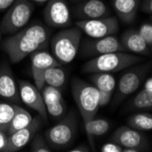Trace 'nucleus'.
I'll return each instance as SVG.
<instances>
[{
	"instance_id": "nucleus-1",
	"label": "nucleus",
	"mask_w": 152,
	"mask_h": 152,
	"mask_svg": "<svg viewBox=\"0 0 152 152\" xmlns=\"http://www.w3.org/2000/svg\"><path fill=\"white\" fill-rule=\"evenodd\" d=\"M51 32L40 21H34L12 34L3 43V49L12 63H19L36 51L48 48Z\"/></svg>"
},
{
	"instance_id": "nucleus-2",
	"label": "nucleus",
	"mask_w": 152,
	"mask_h": 152,
	"mask_svg": "<svg viewBox=\"0 0 152 152\" xmlns=\"http://www.w3.org/2000/svg\"><path fill=\"white\" fill-rule=\"evenodd\" d=\"M141 61H143V58L140 57V55L128 51L111 52L90 58L82 66L81 70L88 74L98 72L112 73L126 69Z\"/></svg>"
},
{
	"instance_id": "nucleus-3",
	"label": "nucleus",
	"mask_w": 152,
	"mask_h": 152,
	"mask_svg": "<svg viewBox=\"0 0 152 152\" xmlns=\"http://www.w3.org/2000/svg\"><path fill=\"white\" fill-rule=\"evenodd\" d=\"M82 31L77 26L66 27L55 34L49 40L52 55L61 64L73 61L79 51Z\"/></svg>"
},
{
	"instance_id": "nucleus-4",
	"label": "nucleus",
	"mask_w": 152,
	"mask_h": 152,
	"mask_svg": "<svg viewBox=\"0 0 152 152\" xmlns=\"http://www.w3.org/2000/svg\"><path fill=\"white\" fill-rule=\"evenodd\" d=\"M71 92L84 123L93 119L99 108L98 88L76 77L71 80Z\"/></svg>"
},
{
	"instance_id": "nucleus-5",
	"label": "nucleus",
	"mask_w": 152,
	"mask_h": 152,
	"mask_svg": "<svg viewBox=\"0 0 152 152\" xmlns=\"http://www.w3.org/2000/svg\"><path fill=\"white\" fill-rule=\"evenodd\" d=\"M77 122L75 115L69 113L59 119L45 132V139L52 149L62 150L69 148L77 137Z\"/></svg>"
},
{
	"instance_id": "nucleus-6",
	"label": "nucleus",
	"mask_w": 152,
	"mask_h": 152,
	"mask_svg": "<svg viewBox=\"0 0 152 152\" xmlns=\"http://www.w3.org/2000/svg\"><path fill=\"white\" fill-rule=\"evenodd\" d=\"M34 9L35 6L30 0H15L0 23L1 32L12 35L22 29L28 24Z\"/></svg>"
},
{
	"instance_id": "nucleus-7",
	"label": "nucleus",
	"mask_w": 152,
	"mask_h": 152,
	"mask_svg": "<svg viewBox=\"0 0 152 152\" xmlns=\"http://www.w3.org/2000/svg\"><path fill=\"white\" fill-rule=\"evenodd\" d=\"M150 66V62L140 66H136L121 76L118 86H116L117 88H115L116 90L114 91V106L119 104L127 96L132 95L137 90L148 73Z\"/></svg>"
},
{
	"instance_id": "nucleus-8",
	"label": "nucleus",
	"mask_w": 152,
	"mask_h": 152,
	"mask_svg": "<svg viewBox=\"0 0 152 152\" xmlns=\"http://www.w3.org/2000/svg\"><path fill=\"white\" fill-rule=\"evenodd\" d=\"M75 25L82 32L92 38L113 36L119 30L118 19L116 17L109 16L95 19L77 20Z\"/></svg>"
},
{
	"instance_id": "nucleus-9",
	"label": "nucleus",
	"mask_w": 152,
	"mask_h": 152,
	"mask_svg": "<svg viewBox=\"0 0 152 152\" xmlns=\"http://www.w3.org/2000/svg\"><path fill=\"white\" fill-rule=\"evenodd\" d=\"M46 24L55 28H66L72 25V15L66 0H48L43 10Z\"/></svg>"
},
{
	"instance_id": "nucleus-10",
	"label": "nucleus",
	"mask_w": 152,
	"mask_h": 152,
	"mask_svg": "<svg viewBox=\"0 0 152 152\" xmlns=\"http://www.w3.org/2000/svg\"><path fill=\"white\" fill-rule=\"evenodd\" d=\"M79 50L83 57L91 58L111 52L126 51L115 35L99 38L90 37L85 39L84 41H81Z\"/></svg>"
},
{
	"instance_id": "nucleus-11",
	"label": "nucleus",
	"mask_w": 152,
	"mask_h": 152,
	"mask_svg": "<svg viewBox=\"0 0 152 152\" xmlns=\"http://www.w3.org/2000/svg\"><path fill=\"white\" fill-rule=\"evenodd\" d=\"M109 140L118 144L123 148H136L140 151H145L148 146V140L143 131L129 126L118 128L110 136Z\"/></svg>"
},
{
	"instance_id": "nucleus-12",
	"label": "nucleus",
	"mask_w": 152,
	"mask_h": 152,
	"mask_svg": "<svg viewBox=\"0 0 152 152\" xmlns=\"http://www.w3.org/2000/svg\"><path fill=\"white\" fill-rule=\"evenodd\" d=\"M18 84L19 88L20 100L27 107L37 111L44 121L48 120V116L47 108L40 90L32 83L26 80H19Z\"/></svg>"
},
{
	"instance_id": "nucleus-13",
	"label": "nucleus",
	"mask_w": 152,
	"mask_h": 152,
	"mask_svg": "<svg viewBox=\"0 0 152 152\" xmlns=\"http://www.w3.org/2000/svg\"><path fill=\"white\" fill-rule=\"evenodd\" d=\"M31 58V69L35 81V86L41 90L44 86L43 77L45 72L52 66H61L62 64L55 58L52 54L45 49L38 50L30 55Z\"/></svg>"
},
{
	"instance_id": "nucleus-14",
	"label": "nucleus",
	"mask_w": 152,
	"mask_h": 152,
	"mask_svg": "<svg viewBox=\"0 0 152 152\" xmlns=\"http://www.w3.org/2000/svg\"><path fill=\"white\" fill-rule=\"evenodd\" d=\"M47 108L48 116L54 120H59L66 113V103L61 90L48 85H44L40 90Z\"/></svg>"
},
{
	"instance_id": "nucleus-15",
	"label": "nucleus",
	"mask_w": 152,
	"mask_h": 152,
	"mask_svg": "<svg viewBox=\"0 0 152 152\" xmlns=\"http://www.w3.org/2000/svg\"><path fill=\"white\" fill-rule=\"evenodd\" d=\"M109 7L103 0H80L73 9L77 20L95 19L109 16Z\"/></svg>"
},
{
	"instance_id": "nucleus-16",
	"label": "nucleus",
	"mask_w": 152,
	"mask_h": 152,
	"mask_svg": "<svg viewBox=\"0 0 152 152\" xmlns=\"http://www.w3.org/2000/svg\"><path fill=\"white\" fill-rule=\"evenodd\" d=\"M43 118L39 115L33 118L28 126L8 135V144L7 152H16L20 150L28 143L36 133L38 132Z\"/></svg>"
},
{
	"instance_id": "nucleus-17",
	"label": "nucleus",
	"mask_w": 152,
	"mask_h": 152,
	"mask_svg": "<svg viewBox=\"0 0 152 152\" xmlns=\"http://www.w3.org/2000/svg\"><path fill=\"white\" fill-rule=\"evenodd\" d=\"M0 98L12 103L20 101L18 84L7 62L0 65Z\"/></svg>"
},
{
	"instance_id": "nucleus-18",
	"label": "nucleus",
	"mask_w": 152,
	"mask_h": 152,
	"mask_svg": "<svg viewBox=\"0 0 152 152\" xmlns=\"http://www.w3.org/2000/svg\"><path fill=\"white\" fill-rule=\"evenodd\" d=\"M119 41L126 51L133 54L149 56L151 53V48L146 44L137 29H129L125 31L122 34Z\"/></svg>"
},
{
	"instance_id": "nucleus-19",
	"label": "nucleus",
	"mask_w": 152,
	"mask_h": 152,
	"mask_svg": "<svg viewBox=\"0 0 152 152\" xmlns=\"http://www.w3.org/2000/svg\"><path fill=\"white\" fill-rule=\"evenodd\" d=\"M141 0H112V6L118 19L124 24L135 21Z\"/></svg>"
},
{
	"instance_id": "nucleus-20",
	"label": "nucleus",
	"mask_w": 152,
	"mask_h": 152,
	"mask_svg": "<svg viewBox=\"0 0 152 152\" xmlns=\"http://www.w3.org/2000/svg\"><path fill=\"white\" fill-rule=\"evenodd\" d=\"M85 130L87 134L88 140L90 146V149H95L94 140L96 137H100L105 135L110 129V123L105 118H96L85 122Z\"/></svg>"
},
{
	"instance_id": "nucleus-21",
	"label": "nucleus",
	"mask_w": 152,
	"mask_h": 152,
	"mask_svg": "<svg viewBox=\"0 0 152 152\" xmlns=\"http://www.w3.org/2000/svg\"><path fill=\"white\" fill-rule=\"evenodd\" d=\"M89 79L92 84L98 88V90L114 93L116 88V79L115 77L111 73L106 72H98L91 73L89 76Z\"/></svg>"
},
{
	"instance_id": "nucleus-22",
	"label": "nucleus",
	"mask_w": 152,
	"mask_h": 152,
	"mask_svg": "<svg viewBox=\"0 0 152 152\" xmlns=\"http://www.w3.org/2000/svg\"><path fill=\"white\" fill-rule=\"evenodd\" d=\"M66 79V73L61 66H52L45 72L43 77L44 85H48L58 89H62Z\"/></svg>"
},
{
	"instance_id": "nucleus-23",
	"label": "nucleus",
	"mask_w": 152,
	"mask_h": 152,
	"mask_svg": "<svg viewBox=\"0 0 152 152\" xmlns=\"http://www.w3.org/2000/svg\"><path fill=\"white\" fill-rule=\"evenodd\" d=\"M127 125L140 131H149L152 129V115L148 112L132 114L127 119Z\"/></svg>"
},
{
	"instance_id": "nucleus-24",
	"label": "nucleus",
	"mask_w": 152,
	"mask_h": 152,
	"mask_svg": "<svg viewBox=\"0 0 152 152\" xmlns=\"http://www.w3.org/2000/svg\"><path fill=\"white\" fill-rule=\"evenodd\" d=\"M32 119H33V117L31 116V114L25 108L18 106L15 115H14L11 120L10 125L7 130V133L10 135L19 129L26 128V126L29 125Z\"/></svg>"
},
{
	"instance_id": "nucleus-25",
	"label": "nucleus",
	"mask_w": 152,
	"mask_h": 152,
	"mask_svg": "<svg viewBox=\"0 0 152 152\" xmlns=\"http://www.w3.org/2000/svg\"><path fill=\"white\" fill-rule=\"evenodd\" d=\"M18 105L11 103H0V130H7L11 120L15 115Z\"/></svg>"
},
{
	"instance_id": "nucleus-26",
	"label": "nucleus",
	"mask_w": 152,
	"mask_h": 152,
	"mask_svg": "<svg viewBox=\"0 0 152 152\" xmlns=\"http://www.w3.org/2000/svg\"><path fill=\"white\" fill-rule=\"evenodd\" d=\"M132 109H151L152 108V95L148 93L144 88L137 92L130 103Z\"/></svg>"
},
{
	"instance_id": "nucleus-27",
	"label": "nucleus",
	"mask_w": 152,
	"mask_h": 152,
	"mask_svg": "<svg viewBox=\"0 0 152 152\" xmlns=\"http://www.w3.org/2000/svg\"><path fill=\"white\" fill-rule=\"evenodd\" d=\"M30 151L32 152H51L52 148L42 134L36 133L30 140Z\"/></svg>"
},
{
	"instance_id": "nucleus-28",
	"label": "nucleus",
	"mask_w": 152,
	"mask_h": 152,
	"mask_svg": "<svg viewBox=\"0 0 152 152\" xmlns=\"http://www.w3.org/2000/svg\"><path fill=\"white\" fill-rule=\"evenodd\" d=\"M137 32L140 33V37L146 42V44L151 48L152 47V24L150 22L143 23L140 28L137 29Z\"/></svg>"
},
{
	"instance_id": "nucleus-29",
	"label": "nucleus",
	"mask_w": 152,
	"mask_h": 152,
	"mask_svg": "<svg viewBox=\"0 0 152 152\" xmlns=\"http://www.w3.org/2000/svg\"><path fill=\"white\" fill-rule=\"evenodd\" d=\"M122 150H123V148L121 146L110 140L107 142L106 144H104L100 149L101 152H122Z\"/></svg>"
},
{
	"instance_id": "nucleus-30",
	"label": "nucleus",
	"mask_w": 152,
	"mask_h": 152,
	"mask_svg": "<svg viewBox=\"0 0 152 152\" xmlns=\"http://www.w3.org/2000/svg\"><path fill=\"white\" fill-rule=\"evenodd\" d=\"M112 93L109 92H105L99 90V107H105L107 106L112 99Z\"/></svg>"
},
{
	"instance_id": "nucleus-31",
	"label": "nucleus",
	"mask_w": 152,
	"mask_h": 152,
	"mask_svg": "<svg viewBox=\"0 0 152 152\" xmlns=\"http://www.w3.org/2000/svg\"><path fill=\"white\" fill-rule=\"evenodd\" d=\"M8 144V134L0 130V152H7Z\"/></svg>"
},
{
	"instance_id": "nucleus-32",
	"label": "nucleus",
	"mask_w": 152,
	"mask_h": 152,
	"mask_svg": "<svg viewBox=\"0 0 152 152\" xmlns=\"http://www.w3.org/2000/svg\"><path fill=\"white\" fill-rule=\"evenodd\" d=\"M140 7L143 13L151 15L152 14V0H143L142 2H140Z\"/></svg>"
},
{
	"instance_id": "nucleus-33",
	"label": "nucleus",
	"mask_w": 152,
	"mask_h": 152,
	"mask_svg": "<svg viewBox=\"0 0 152 152\" xmlns=\"http://www.w3.org/2000/svg\"><path fill=\"white\" fill-rule=\"evenodd\" d=\"M69 152H89L90 151V148L85 144H80L77 145V147L71 148L70 150H67Z\"/></svg>"
},
{
	"instance_id": "nucleus-34",
	"label": "nucleus",
	"mask_w": 152,
	"mask_h": 152,
	"mask_svg": "<svg viewBox=\"0 0 152 152\" xmlns=\"http://www.w3.org/2000/svg\"><path fill=\"white\" fill-rule=\"evenodd\" d=\"M15 0H0V12L7 10Z\"/></svg>"
},
{
	"instance_id": "nucleus-35",
	"label": "nucleus",
	"mask_w": 152,
	"mask_h": 152,
	"mask_svg": "<svg viewBox=\"0 0 152 152\" xmlns=\"http://www.w3.org/2000/svg\"><path fill=\"white\" fill-rule=\"evenodd\" d=\"M143 88L149 94L152 95V78L149 77H148L145 81H144V85H143Z\"/></svg>"
},
{
	"instance_id": "nucleus-36",
	"label": "nucleus",
	"mask_w": 152,
	"mask_h": 152,
	"mask_svg": "<svg viewBox=\"0 0 152 152\" xmlns=\"http://www.w3.org/2000/svg\"><path fill=\"white\" fill-rule=\"evenodd\" d=\"M122 152H140V151L136 148H123Z\"/></svg>"
},
{
	"instance_id": "nucleus-37",
	"label": "nucleus",
	"mask_w": 152,
	"mask_h": 152,
	"mask_svg": "<svg viewBox=\"0 0 152 152\" xmlns=\"http://www.w3.org/2000/svg\"><path fill=\"white\" fill-rule=\"evenodd\" d=\"M31 2H34V3H37V4H44L46 3L48 0H30Z\"/></svg>"
},
{
	"instance_id": "nucleus-38",
	"label": "nucleus",
	"mask_w": 152,
	"mask_h": 152,
	"mask_svg": "<svg viewBox=\"0 0 152 152\" xmlns=\"http://www.w3.org/2000/svg\"><path fill=\"white\" fill-rule=\"evenodd\" d=\"M70 1H72V2H78V1H80V0H70Z\"/></svg>"
},
{
	"instance_id": "nucleus-39",
	"label": "nucleus",
	"mask_w": 152,
	"mask_h": 152,
	"mask_svg": "<svg viewBox=\"0 0 152 152\" xmlns=\"http://www.w3.org/2000/svg\"><path fill=\"white\" fill-rule=\"evenodd\" d=\"M0 42H1V29H0Z\"/></svg>"
}]
</instances>
